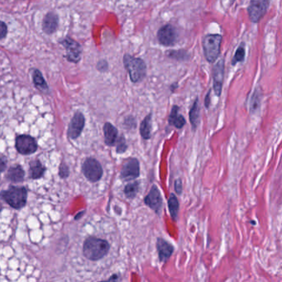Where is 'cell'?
<instances>
[{
  "label": "cell",
  "instance_id": "obj_26",
  "mask_svg": "<svg viewBox=\"0 0 282 282\" xmlns=\"http://www.w3.org/2000/svg\"><path fill=\"white\" fill-rule=\"evenodd\" d=\"M245 58V44L241 43L240 46L238 47V49L236 51L235 55L233 56L232 60V65H235L238 62H242L244 61Z\"/></svg>",
  "mask_w": 282,
  "mask_h": 282
},
{
  "label": "cell",
  "instance_id": "obj_27",
  "mask_svg": "<svg viewBox=\"0 0 282 282\" xmlns=\"http://www.w3.org/2000/svg\"><path fill=\"white\" fill-rule=\"evenodd\" d=\"M115 145H116V152L118 153H124V152H126L128 145H127L126 140H125L124 136L118 138Z\"/></svg>",
  "mask_w": 282,
  "mask_h": 282
},
{
  "label": "cell",
  "instance_id": "obj_23",
  "mask_svg": "<svg viewBox=\"0 0 282 282\" xmlns=\"http://www.w3.org/2000/svg\"><path fill=\"white\" fill-rule=\"evenodd\" d=\"M166 56L176 61H186L189 59V54L184 50H170L166 51Z\"/></svg>",
  "mask_w": 282,
  "mask_h": 282
},
{
  "label": "cell",
  "instance_id": "obj_5",
  "mask_svg": "<svg viewBox=\"0 0 282 282\" xmlns=\"http://www.w3.org/2000/svg\"><path fill=\"white\" fill-rule=\"evenodd\" d=\"M82 172L88 180L95 183L99 181L102 177V166L96 159L89 157L82 165Z\"/></svg>",
  "mask_w": 282,
  "mask_h": 282
},
{
  "label": "cell",
  "instance_id": "obj_18",
  "mask_svg": "<svg viewBox=\"0 0 282 282\" xmlns=\"http://www.w3.org/2000/svg\"><path fill=\"white\" fill-rule=\"evenodd\" d=\"M57 25H58V17L56 14L49 13L46 15L42 24L45 33L51 34L56 31Z\"/></svg>",
  "mask_w": 282,
  "mask_h": 282
},
{
  "label": "cell",
  "instance_id": "obj_19",
  "mask_svg": "<svg viewBox=\"0 0 282 282\" xmlns=\"http://www.w3.org/2000/svg\"><path fill=\"white\" fill-rule=\"evenodd\" d=\"M46 172V167L42 165L39 160H34L30 162V177L33 179H38L42 177Z\"/></svg>",
  "mask_w": 282,
  "mask_h": 282
},
{
  "label": "cell",
  "instance_id": "obj_35",
  "mask_svg": "<svg viewBox=\"0 0 282 282\" xmlns=\"http://www.w3.org/2000/svg\"><path fill=\"white\" fill-rule=\"evenodd\" d=\"M177 86H178V84H176V83H175V84H171V85H170V90L172 91L173 92V91H174V89H175V88H177Z\"/></svg>",
  "mask_w": 282,
  "mask_h": 282
},
{
  "label": "cell",
  "instance_id": "obj_21",
  "mask_svg": "<svg viewBox=\"0 0 282 282\" xmlns=\"http://www.w3.org/2000/svg\"><path fill=\"white\" fill-rule=\"evenodd\" d=\"M151 129H152V114H149L142 120L140 125V134L145 140H147L151 138Z\"/></svg>",
  "mask_w": 282,
  "mask_h": 282
},
{
  "label": "cell",
  "instance_id": "obj_17",
  "mask_svg": "<svg viewBox=\"0 0 282 282\" xmlns=\"http://www.w3.org/2000/svg\"><path fill=\"white\" fill-rule=\"evenodd\" d=\"M24 176H25V171L24 168L22 167L20 165H16L13 166L8 170L7 175L6 177L10 181L14 182V183H20L24 181Z\"/></svg>",
  "mask_w": 282,
  "mask_h": 282
},
{
  "label": "cell",
  "instance_id": "obj_11",
  "mask_svg": "<svg viewBox=\"0 0 282 282\" xmlns=\"http://www.w3.org/2000/svg\"><path fill=\"white\" fill-rule=\"evenodd\" d=\"M144 202L148 207L151 208L155 212L158 213L162 206V197L158 187L154 184L149 193L145 197Z\"/></svg>",
  "mask_w": 282,
  "mask_h": 282
},
{
  "label": "cell",
  "instance_id": "obj_14",
  "mask_svg": "<svg viewBox=\"0 0 282 282\" xmlns=\"http://www.w3.org/2000/svg\"><path fill=\"white\" fill-rule=\"evenodd\" d=\"M156 248L158 252L159 259L161 262H166L174 252V247L172 245L161 238H157Z\"/></svg>",
  "mask_w": 282,
  "mask_h": 282
},
{
  "label": "cell",
  "instance_id": "obj_8",
  "mask_svg": "<svg viewBox=\"0 0 282 282\" xmlns=\"http://www.w3.org/2000/svg\"><path fill=\"white\" fill-rule=\"evenodd\" d=\"M140 175V164L138 159L130 158L124 164L120 172V177L124 180L129 181L138 178Z\"/></svg>",
  "mask_w": 282,
  "mask_h": 282
},
{
  "label": "cell",
  "instance_id": "obj_24",
  "mask_svg": "<svg viewBox=\"0 0 282 282\" xmlns=\"http://www.w3.org/2000/svg\"><path fill=\"white\" fill-rule=\"evenodd\" d=\"M138 192H139V182L138 181L129 183L124 188V194L128 199L135 198Z\"/></svg>",
  "mask_w": 282,
  "mask_h": 282
},
{
  "label": "cell",
  "instance_id": "obj_15",
  "mask_svg": "<svg viewBox=\"0 0 282 282\" xmlns=\"http://www.w3.org/2000/svg\"><path fill=\"white\" fill-rule=\"evenodd\" d=\"M104 133H105V144L110 147L115 146L119 135L118 129L110 123H106L104 126Z\"/></svg>",
  "mask_w": 282,
  "mask_h": 282
},
{
  "label": "cell",
  "instance_id": "obj_32",
  "mask_svg": "<svg viewBox=\"0 0 282 282\" xmlns=\"http://www.w3.org/2000/svg\"><path fill=\"white\" fill-rule=\"evenodd\" d=\"M97 68H98L99 70H101L102 72L107 70L108 69V63L105 61H101L99 62L98 65H97Z\"/></svg>",
  "mask_w": 282,
  "mask_h": 282
},
{
  "label": "cell",
  "instance_id": "obj_13",
  "mask_svg": "<svg viewBox=\"0 0 282 282\" xmlns=\"http://www.w3.org/2000/svg\"><path fill=\"white\" fill-rule=\"evenodd\" d=\"M62 44L65 46V49L67 51V59L70 61L77 62L80 58L81 47L76 42L66 38L62 42Z\"/></svg>",
  "mask_w": 282,
  "mask_h": 282
},
{
  "label": "cell",
  "instance_id": "obj_2",
  "mask_svg": "<svg viewBox=\"0 0 282 282\" xmlns=\"http://www.w3.org/2000/svg\"><path fill=\"white\" fill-rule=\"evenodd\" d=\"M124 65L128 70L131 81L139 83L145 79L147 75V65L141 58L126 54L124 56Z\"/></svg>",
  "mask_w": 282,
  "mask_h": 282
},
{
  "label": "cell",
  "instance_id": "obj_12",
  "mask_svg": "<svg viewBox=\"0 0 282 282\" xmlns=\"http://www.w3.org/2000/svg\"><path fill=\"white\" fill-rule=\"evenodd\" d=\"M224 61L221 59L218 61L213 70V78H214V89L215 95L219 97L221 96L222 86L224 82Z\"/></svg>",
  "mask_w": 282,
  "mask_h": 282
},
{
  "label": "cell",
  "instance_id": "obj_9",
  "mask_svg": "<svg viewBox=\"0 0 282 282\" xmlns=\"http://www.w3.org/2000/svg\"><path fill=\"white\" fill-rule=\"evenodd\" d=\"M176 38L177 35H176L175 28L170 24L162 26L157 33V39L159 42L165 47H171L173 45H175Z\"/></svg>",
  "mask_w": 282,
  "mask_h": 282
},
{
  "label": "cell",
  "instance_id": "obj_28",
  "mask_svg": "<svg viewBox=\"0 0 282 282\" xmlns=\"http://www.w3.org/2000/svg\"><path fill=\"white\" fill-rule=\"evenodd\" d=\"M69 175H70L69 166L65 163L61 164V166L59 167V175H60V177L62 178V179H65V178H67L69 176Z\"/></svg>",
  "mask_w": 282,
  "mask_h": 282
},
{
  "label": "cell",
  "instance_id": "obj_29",
  "mask_svg": "<svg viewBox=\"0 0 282 282\" xmlns=\"http://www.w3.org/2000/svg\"><path fill=\"white\" fill-rule=\"evenodd\" d=\"M7 26L5 23L0 21V39L5 38L6 34H7Z\"/></svg>",
  "mask_w": 282,
  "mask_h": 282
},
{
  "label": "cell",
  "instance_id": "obj_31",
  "mask_svg": "<svg viewBox=\"0 0 282 282\" xmlns=\"http://www.w3.org/2000/svg\"><path fill=\"white\" fill-rule=\"evenodd\" d=\"M175 190L178 195H180L182 192V183L181 179H178L175 182Z\"/></svg>",
  "mask_w": 282,
  "mask_h": 282
},
{
  "label": "cell",
  "instance_id": "obj_25",
  "mask_svg": "<svg viewBox=\"0 0 282 282\" xmlns=\"http://www.w3.org/2000/svg\"><path fill=\"white\" fill-rule=\"evenodd\" d=\"M33 81L35 84L36 86L42 90H46L47 89V84L45 81L44 78L42 77V73L40 72L39 70H36L33 74Z\"/></svg>",
  "mask_w": 282,
  "mask_h": 282
},
{
  "label": "cell",
  "instance_id": "obj_4",
  "mask_svg": "<svg viewBox=\"0 0 282 282\" xmlns=\"http://www.w3.org/2000/svg\"><path fill=\"white\" fill-rule=\"evenodd\" d=\"M222 38L219 34H209L204 38V54L205 58L210 63H214L219 58L220 50H221Z\"/></svg>",
  "mask_w": 282,
  "mask_h": 282
},
{
  "label": "cell",
  "instance_id": "obj_10",
  "mask_svg": "<svg viewBox=\"0 0 282 282\" xmlns=\"http://www.w3.org/2000/svg\"><path fill=\"white\" fill-rule=\"evenodd\" d=\"M84 123H85V119L83 114L80 112L75 113L69 124L67 131L68 137L70 139H76L79 138L82 131L84 129Z\"/></svg>",
  "mask_w": 282,
  "mask_h": 282
},
{
  "label": "cell",
  "instance_id": "obj_16",
  "mask_svg": "<svg viewBox=\"0 0 282 282\" xmlns=\"http://www.w3.org/2000/svg\"><path fill=\"white\" fill-rule=\"evenodd\" d=\"M179 108L177 105H174L171 109L170 116L168 119V123L171 126L175 127L178 129L183 128L186 124V121L184 117L179 114Z\"/></svg>",
  "mask_w": 282,
  "mask_h": 282
},
{
  "label": "cell",
  "instance_id": "obj_37",
  "mask_svg": "<svg viewBox=\"0 0 282 282\" xmlns=\"http://www.w3.org/2000/svg\"><path fill=\"white\" fill-rule=\"evenodd\" d=\"M3 210V206L2 205H1V204H0V212H1V211H2Z\"/></svg>",
  "mask_w": 282,
  "mask_h": 282
},
{
  "label": "cell",
  "instance_id": "obj_7",
  "mask_svg": "<svg viewBox=\"0 0 282 282\" xmlns=\"http://www.w3.org/2000/svg\"><path fill=\"white\" fill-rule=\"evenodd\" d=\"M15 147L17 151L22 155H31L37 152L38 143L36 142L35 138L23 134L17 137Z\"/></svg>",
  "mask_w": 282,
  "mask_h": 282
},
{
  "label": "cell",
  "instance_id": "obj_33",
  "mask_svg": "<svg viewBox=\"0 0 282 282\" xmlns=\"http://www.w3.org/2000/svg\"><path fill=\"white\" fill-rule=\"evenodd\" d=\"M210 93H211V90H210L209 91V92H208L207 96H206V97H205V107L207 108V109H209V108H210Z\"/></svg>",
  "mask_w": 282,
  "mask_h": 282
},
{
  "label": "cell",
  "instance_id": "obj_20",
  "mask_svg": "<svg viewBox=\"0 0 282 282\" xmlns=\"http://www.w3.org/2000/svg\"><path fill=\"white\" fill-rule=\"evenodd\" d=\"M189 116L192 128L195 131L200 124V105H199L198 98H196L194 102L192 109L190 110Z\"/></svg>",
  "mask_w": 282,
  "mask_h": 282
},
{
  "label": "cell",
  "instance_id": "obj_1",
  "mask_svg": "<svg viewBox=\"0 0 282 282\" xmlns=\"http://www.w3.org/2000/svg\"><path fill=\"white\" fill-rule=\"evenodd\" d=\"M110 248V245L107 241L96 237H89L84 241L83 253L90 261H98L107 255Z\"/></svg>",
  "mask_w": 282,
  "mask_h": 282
},
{
  "label": "cell",
  "instance_id": "obj_3",
  "mask_svg": "<svg viewBox=\"0 0 282 282\" xmlns=\"http://www.w3.org/2000/svg\"><path fill=\"white\" fill-rule=\"evenodd\" d=\"M0 196L6 203L15 210H20L27 204L28 191L24 186H10L0 192Z\"/></svg>",
  "mask_w": 282,
  "mask_h": 282
},
{
  "label": "cell",
  "instance_id": "obj_36",
  "mask_svg": "<svg viewBox=\"0 0 282 282\" xmlns=\"http://www.w3.org/2000/svg\"><path fill=\"white\" fill-rule=\"evenodd\" d=\"M84 211H82L81 213H79V214H78V215H76V217L75 218V220H78V219H79V218H81L82 215H84Z\"/></svg>",
  "mask_w": 282,
  "mask_h": 282
},
{
  "label": "cell",
  "instance_id": "obj_30",
  "mask_svg": "<svg viewBox=\"0 0 282 282\" xmlns=\"http://www.w3.org/2000/svg\"><path fill=\"white\" fill-rule=\"evenodd\" d=\"M7 168V159L5 156H0V172H4Z\"/></svg>",
  "mask_w": 282,
  "mask_h": 282
},
{
  "label": "cell",
  "instance_id": "obj_34",
  "mask_svg": "<svg viewBox=\"0 0 282 282\" xmlns=\"http://www.w3.org/2000/svg\"><path fill=\"white\" fill-rule=\"evenodd\" d=\"M119 275H113L112 277H110V279L108 280H119Z\"/></svg>",
  "mask_w": 282,
  "mask_h": 282
},
{
  "label": "cell",
  "instance_id": "obj_22",
  "mask_svg": "<svg viewBox=\"0 0 282 282\" xmlns=\"http://www.w3.org/2000/svg\"><path fill=\"white\" fill-rule=\"evenodd\" d=\"M168 207H169L170 216L172 218L173 220L175 221L177 219L179 205V201L174 194H171L170 198L168 199Z\"/></svg>",
  "mask_w": 282,
  "mask_h": 282
},
{
  "label": "cell",
  "instance_id": "obj_6",
  "mask_svg": "<svg viewBox=\"0 0 282 282\" xmlns=\"http://www.w3.org/2000/svg\"><path fill=\"white\" fill-rule=\"evenodd\" d=\"M270 0H251L247 11L252 23H259L268 10Z\"/></svg>",
  "mask_w": 282,
  "mask_h": 282
}]
</instances>
